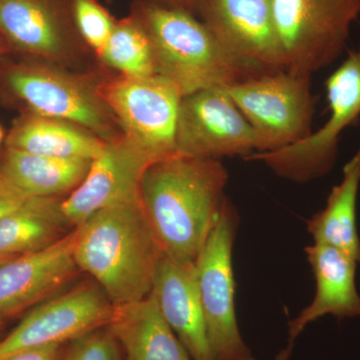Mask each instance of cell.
Here are the masks:
<instances>
[{"label":"cell","instance_id":"cell-1","mask_svg":"<svg viewBox=\"0 0 360 360\" xmlns=\"http://www.w3.org/2000/svg\"><path fill=\"white\" fill-rule=\"evenodd\" d=\"M227 180L217 160L176 155L146 168L139 201L165 255L195 262L226 203Z\"/></svg>","mask_w":360,"mask_h":360},{"label":"cell","instance_id":"cell-16","mask_svg":"<svg viewBox=\"0 0 360 360\" xmlns=\"http://www.w3.org/2000/svg\"><path fill=\"white\" fill-rule=\"evenodd\" d=\"M161 314L193 360H213L208 345L195 262L163 255L153 291Z\"/></svg>","mask_w":360,"mask_h":360},{"label":"cell","instance_id":"cell-24","mask_svg":"<svg viewBox=\"0 0 360 360\" xmlns=\"http://www.w3.org/2000/svg\"><path fill=\"white\" fill-rule=\"evenodd\" d=\"M71 11L80 39L98 58L117 20L98 0H71Z\"/></svg>","mask_w":360,"mask_h":360},{"label":"cell","instance_id":"cell-10","mask_svg":"<svg viewBox=\"0 0 360 360\" xmlns=\"http://www.w3.org/2000/svg\"><path fill=\"white\" fill-rule=\"evenodd\" d=\"M113 305L96 283H84L33 307L0 338V360L25 350L66 345L108 326Z\"/></svg>","mask_w":360,"mask_h":360},{"label":"cell","instance_id":"cell-5","mask_svg":"<svg viewBox=\"0 0 360 360\" xmlns=\"http://www.w3.org/2000/svg\"><path fill=\"white\" fill-rule=\"evenodd\" d=\"M99 96L113 113L123 137L150 165L177 155L176 127L184 94L161 75H118L97 84Z\"/></svg>","mask_w":360,"mask_h":360},{"label":"cell","instance_id":"cell-32","mask_svg":"<svg viewBox=\"0 0 360 360\" xmlns=\"http://www.w3.org/2000/svg\"><path fill=\"white\" fill-rule=\"evenodd\" d=\"M13 257H0V266L2 264H6L9 260L13 259Z\"/></svg>","mask_w":360,"mask_h":360},{"label":"cell","instance_id":"cell-33","mask_svg":"<svg viewBox=\"0 0 360 360\" xmlns=\"http://www.w3.org/2000/svg\"><path fill=\"white\" fill-rule=\"evenodd\" d=\"M6 322L0 321V338L4 336V328H6Z\"/></svg>","mask_w":360,"mask_h":360},{"label":"cell","instance_id":"cell-14","mask_svg":"<svg viewBox=\"0 0 360 360\" xmlns=\"http://www.w3.org/2000/svg\"><path fill=\"white\" fill-rule=\"evenodd\" d=\"M149 165L124 137L108 142L79 186L61 201L68 224L75 229L101 210L139 198L142 175Z\"/></svg>","mask_w":360,"mask_h":360},{"label":"cell","instance_id":"cell-23","mask_svg":"<svg viewBox=\"0 0 360 360\" xmlns=\"http://www.w3.org/2000/svg\"><path fill=\"white\" fill-rule=\"evenodd\" d=\"M98 58L124 77H148L158 75L150 39L143 26L131 13L116 20Z\"/></svg>","mask_w":360,"mask_h":360},{"label":"cell","instance_id":"cell-28","mask_svg":"<svg viewBox=\"0 0 360 360\" xmlns=\"http://www.w3.org/2000/svg\"><path fill=\"white\" fill-rule=\"evenodd\" d=\"M134 2L156 4V6L181 9L196 15V0H134Z\"/></svg>","mask_w":360,"mask_h":360},{"label":"cell","instance_id":"cell-8","mask_svg":"<svg viewBox=\"0 0 360 360\" xmlns=\"http://www.w3.org/2000/svg\"><path fill=\"white\" fill-rule=\"evenodd\" d=\"M238 217L231 202L195 260L196 281L213 360H255L239 330L232 252Z\"/></svg>","mask_w":360,"mask_h":360},{"label":"cell","instance_id":"cell-6","mask_svg":"<svg viewBox=\"0 0 360 360\" xmlns=\"http://www.w3.org/2000/svg\"><path fill=\"white\" fill-rule=\"evenodd\" d=\"M286 71L307 75L342 53L360 0H271Z\"/></svg>","mask_w":360,"mask_h":360},{"label":"cell","instance_id":"cell-18","mask_svg":"<svg viewBox=\"0 0 360 360\" xmlns=\"http://www.w3.org/2000/svg\"><path fill=\"white\" fill-rule=\"evenodd\" d=\"M106 328L120 345L124 360H193L161 314L153 293L113 307Z\"/></svg>","mask_w":360,"mask_h":360},{"label":"cell","instance_id":"cell-13","mask_svg":"<svg viewBox=\"0 0 360 360\" xmlns=\"http://www.w3.org/2000/svg\"><path fill=\"white\" fill-rule=\"evenodd\" d=\"M0 33L13 51L63 68L85 46L71 0H0Z\"/></svg>","mask_w":360,"mask_h":360},{"label":"cell","instance_id":"cell-12","mask_svg":"<svg viewBox=\"0 0 360 360\" xmlns=\"http://www.w3.org/2000/svg\"><path fill=\"white\" fill-rule=\"evenodd\" d=\"M196 14L234 58L262 75L286 70L271 0H196Z\"/></svg>","mask_w":360,"mask_h":360},{"label":"cell","instance_id":"cell-7","mask_svg":"<svg viewBox=\"0 0 360 360\" xmlns=\"http://www.w3.org/2000/svg\"><path fill=\"white\" fill-rule=\"evenodd\" d=\"M309 79L285 70L224 86L255 131V153L285 148L311 134Z\"/></svg>","mask_w":360,"mask_h":360},{"label":"cell","instance_id":"cell-3","mask_svg":"<svg viewBox=\"0 0 360 360\" xmlns=\"http://www.w3.org/2000/svg\"><path fill=\"white\" fill-rule=\"evenodd\" d=\"M130 13L150 39L156 73L174 82L184 96L262 75L225 51L188 11L134 2Z\"/></svg>","mask_w":360,"mask_h":360},{"label":"cell","instance_id":"cell-2","mask_svg":"<svg viewBox=\"0 0 360 360\" xmlns=\"http://www.w3.org/2000/svg\"><path fill=\"white\" fill-rule=\"evenodd\" d=\"M73 257L113 307L150 295L165 253L139 198L110 206L75 227Z\"/></svg>","mask_w":360,"mask_h":360},{"label":"cell","instance_id":"cell-31","mask_svg":"<svg viewBox=\"0 0 360 360\" xmlns=\"http://www.w3.org/2000/svg\"><path fill=\"white\" fill-rule=\"evenodd\" d=\"M345 167L347 168H360V148L359 149V151H357L356 153H355L354 158H352L349 161H348V163H347V165H345Z\"/></svg>","mask_w":360,"mask_h":360},{"label":"cell","instance_id":"cell-20","mask_svg":"<svg viewBox=\"0 0 360 360\" xmlns=\"http://www.w3.org/2000/svg\"><path fill=\"white\" fill-rule=\"evenodd\" d=\"M58 198H28L0 219V257L39 252L65 238L70 225Z\"/></svg>","mask_w":360,"mask_h":360},{"label":"cell","instance_id":"cell-15","mask_svg":"<svg viewBox=\"0 0 360 360\" xmlns=\"http://www.w3.org/2000/svg\"><path fill=\"white\" fill-rule=\"evenodd\" d=\"M75 229L51 248L20 255L0 266V321L30 311L56 295L72 278Z\"/></svg>","mask_w":360,"mask_h":360},{"label":"cell","instance_id":"cell-11","mask_svg":"<svg viewBox=\"0 0 360 360\" xmlns=\"http://www.w3.org/2000/svg\"><path fill=\"white\" fill-rule=\"evenodd\" d=\"M177 155L205 160L245 156L257 151L252 127L224 87L182 97L176 127Z\"/></svg>","mask_w":360,"mask_h":360},{"label":"cell","instance_id":"cell-26","mask_svg":"<svg viewBox=\"0 0 360 360\" xmlns=\"http://www.w3.org/2000/svg\"><path fill=\"white\" fill-rule=\"evenodd\" d=\"M27 198V195L0 172V219L13 212Z\"/></svg>","mask_w":360,"mask_h":360},{"label":"cell","instance_id":"cell-30","mask_svg":"<svg viewBox=\"0 0 360 360\" xmlns=\"http://www.w3.org/2000/svg\"><path fill=\"white\" fill-rule=\"evenodd\" d=\"M293 349V342L288 343V347L283 348L278 354L276 355V359L274 360H288L290 359L291 352H292Z\"/></svg>","mask_w":360,"mask_h":360},{"label":"cell","instance_id":"cell-34","mask_svg":"<svg viewBox=\"0 0 360 360\" xmlns=\"http://www.w3.org/2000/svg\"><path fill=\"white\" fill-rule=\"evenodd\" d=\"M4 130H2L1 127H0V143L4 141Z\"/></svg>","mask_w":360,"mask_h":360},{"label":"cell","instance_id":"cell-9","mask_svg":"<svg viewBox=\"0 0 360 360\" xmlns=\"http://www.w3.org/2000/svg\"><path fill=\"white\" fill-rule=\"evenodd\" d=\"M329 118L309 136L281 149L253 153L246 160L264 162L278 176L309 181L328 174L338 156L343 130L360 115V49L350 52L326 80Z\"/></svg>","mask_w":360,"mask_h":360},{"label":"cell","instance_id":"cell-21","mask_svg":"<svg viewBox=\"0 0 360 360\" xmlns=\"http://www.w3.org/2000/svg\"><path fill=\"white\" fill-rule=\"evenodd\" d=\"M90 163V160H61L6 148L0 158V172L28 198H59L79 186Z\"/></svg>","mask_w":360,"mask_h":360},{"label":"cell","instance_id":"cell-4","mask_svg":"<svg viewBox=\"0 0 360 360\" xmlns=\"http://www.w3.org/2000/svg\"><path fill=\"white\" fill-rule=\"evenodd\" d=\"M0 79L30 113L73 123L105 142L122 139L117 120L89 77L42 61L2 66Z\"/></svg>","mask_w":360,"mask_h":360},{"label":"cell","instance_id":"cell-29","mask_svg":"<svg viewBox=\"0 0 360 360\" xmlns=\"http://www.w3.org/2000/svg\"><path fill=\"white\" fill-rule=\"evenodd\" d=\"M13 51L11 45L8 44V42L6 41V39L0 33V63L4 61L7 54L11 53Z\"/></svg>","mask_w":360,"mask_h":360},{"label":"cell","instance_id":"cell-25","mask_svg":"<svg viewBox=\"0 0 360 360\" xmlns=\"http://www.w3.org/2000/svg\"><path fill=\"white\" fill-rule=\"evenodd\" d=\"M61 360H124L117 341L106 326L66 343Z\"/></svg>","mask_w":360,"mask_h":360},{"label":"cell","instance_id":"cell-22","mask_svg":"<svg viewBox=\"0 0 360 360\" xmlns=\"http://www.w3.org/2000/svg\"><path fill=\"white\" fill-rule=\"evenodd\" d=\"M360 168H343V179L333 187L324 210L307 221V231L314 243L342 251L360 262V238L357 231L356 206Z\"/></svg>","mask_w":360,"mask_h":360},{"label":"cell","instance_id":"cell-27","mask_svg":"<svg viewBox=\"0 0 360 360\" xmlns=\"http://www.w3.org/2000/svg\"><path fill=\"white\" fill-rule=\"evenodd\" d=\"M65 345H53L49 347L33 348L16 352L1 360H61Z\"/></svg>","mask_w":360,"mask_h":360},{"label":"cell","instance_id":"cell-17","mask_svg":"<svg viewBox=\"0 0 360 360\" xmlns=\"http://www.w3.org/2000/svg\"><path fill=\"white\" fill-rule=\"evenodd\" d=\"M316 283V292L309 307L288 323V341L296 338L309 324L333 315L342 321L360 317V295L356 288L359 262L342 251L314 243L304 250Z\"/></svg>","mask_w":360,"mask_h":360},{"label":"cell","instance_id":"cell-19","mask_svg":"<svg viewBox=\"0 0 360 360\" xmlns=\"http://www.w3.org/2000/svg\"><path fill=\"white\" fill-rule=\"evenodd\" d=\"M108 142L73 123L28 112L16 120L6 148L32 155L92 161Z\"/></svg>","mask_w":360,"mask_h":360}]
</instances>
